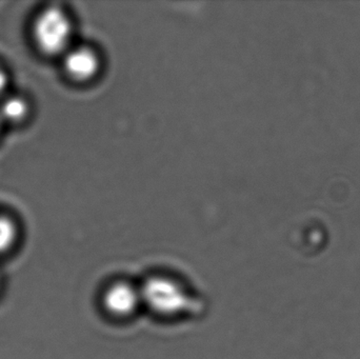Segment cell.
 Listing matches in <instances>:
<instances>
[{
    "label": "cell",
    "instance_id": "obj_1",
    "mask_svg": "<svg viewBox=\"0 0 360 359\" xmlns=\"http://www.w3.org/2000/svg\"><path fill=\"white\" fill-rule=\"evenodd\" d=\"M73 20L59 4H48L40 8L30 22V41L36 53L44 58L63 57L73 46Z\"/></svg>",
    "mask_w": 360,
    "mask_h": 359
},
{
    "label": "cell",
    "instance_id": "obj_2",
    "mask_svg": "<svg viewBox=\"0 0 360 359\" xmlns=\"http://www.w3.org/2000/svg\"><path fill=\"white\" fill-rule=\"evenodd\" d=\"M141 301L160 315L172 316L184 311L188 299L186 291L175 280L155 276L141 290Z\"/></svg>",
    "mask_w": 360,
    "mask_h": 359
},
{
    "label": "cell",
    "instance_id": "obj_3",
    "mask_svg": "<svg viewBox=\"0 0 360 359\" xmlns=\"http://www.w3.org/2000/svg\"><path fill=\"white\" fill-rule=\"evenodd\" d=\"M61 63L65 77L77 84L92 79L101 67L98 55L86 46H72L61 57Z\"/></svg>",
    "mask_w": 360,
    "mask_h": 359
},
{
    "label": "cell",
    "instance_id": "obj_4",
    "mask_svg": "<svg viewBox=\"0 0 360 359\" xmlns=\"http://www.w3.org/2000/svg\"><path fill=\"white\" fill-rule=\"evenodd\" d=\"M34 112L33 99L27 93L12 89L0 100V119L6 129L25 128L33 119Z\"/></svg>",
    "mask_w": 360,
    "mask_h": 359
},
{
    "label": "cell",
    "instance_id": "obj_5",
    "mask_svg": "<svg viewBox=\"0 0 360 359\" xmlns=\"http://www.w3.org/2000/svg\"><path fill=\"white\" fill-rule=\"evenodd\" d=\"M141 303V290L129 282H114L103 293V307L115 318L132 315Z\"/></svg>",
    "mask_w": 360,
    "mask_h": 359
},
{
    "label": "cell",
    "instance_id": "obj_6",
    "mask_svg": "<svg viewBox=\"0 0 360 359\" xmlns=\"http://www.w3.org/2000/svg\"><path fill=\"white\" fill-rule=\"evenodd\" d=\"M12 90V74L6 63L0 60V100Z\"/></svg>",
    "mask_w": 360,
    "mask_h": 359
},
{
    "label": "cell",
    "instance_id": "obj_7",
    "mask_svg": "<svg viewBox=\"0 0 360 359\" xmlns=\"http://www.w3.org/2000/svg\"><path fill=\"white\" fill-rule=\"evenodd\" d=\"M4 130H6V128H4V124H2L1 119H0V138H1L2 133H4Z\"/></svg>",
    "mask_w": 360,
    "mask_h": 359
}]
</instances>
